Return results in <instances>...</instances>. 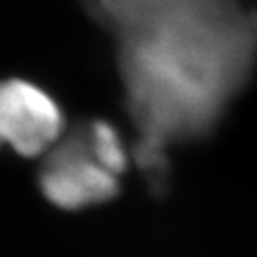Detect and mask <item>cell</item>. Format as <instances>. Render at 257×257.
I'll return each mask as SVG.
<instances>
[{"instance_id": "1", "label": "cell", "mask_w": 257, "mask_h": 257, "mask_svg": "<svg viewBox=\"0 0 257 257\" xmlns=\"http://www.w3.org/2000/svg\"><path fill=\"white\" fill-rule=\"evenodd\" d=\"M118 48L138 160L162 177L164 149L206 136L251 74L257 14L234 2L116 0L92 6Z\"/></svg>"}, {"instance_id": "2", "label": "cell", "mask_w": 257, "mask_h": 257, "mask_svg": "<svg viewBox=\"0 0 257 257\" xmlns=\"http://www.w3.org/2000/svg\"><path fill=\"white\" fill-rule=\"evenodd\" d=\"M40 189L55 206L78 210L112 198L118 193V177L95 156L86 128L52 149L40 172Z\"/></svg>"}, {"instance_id": "3", "label": "cell", "mask_w": 257, "mask_h": 257, "mask_svg": "<svg viewBox=\"0 0 257 257\" xmlns=\"http://www.w3.org/2000/svg\"><path fill=\"white\" fill-rule=\"evenodd\" d=\"M63 112L42 88L21 78L0 82V147L10 145L23 156L54 147L63 134Z\"/></svg>"}, {"instance_id": "4", "label": "cell", "mask_w": 257, "mask_h": 257, "mask_svg": "<svg viewBox=\"0 0 257 257\" xmlns=\"http://www.w3.org/2000/svg\"><path fill=\"white\" fill-rule=\"evenodd\" d=\"M88 134H90L93 153L99 158V162L118 177L126 170L128 155L124 151L122 139L118 138L116 130L105 120H95L88 126Z\"/></svg>"}]
</instances>
